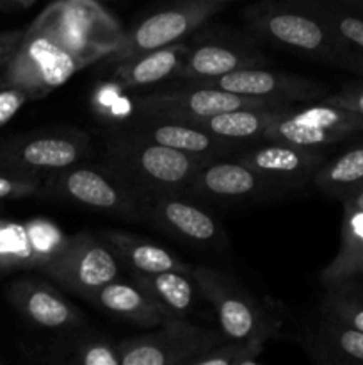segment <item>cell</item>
<instances>
[{"label": "cell", "instance_id": "6da1fadb", "mask_svg": "<svg viewBox=\"0 0 363 365\" xmlns=\"http://www.w3.org/2000/svg\"><path fill=\"white\" fill-rule=\"evenodd\" d=\"M98 61L73 38L53 4H48L25 29L14 52L0 68V88L21 89L31 100H38Z\"/></svg>", "mask_w": 363, "mask_h": 365}, {"label": "cell", "instance_id": "7a4b0ae2", "mask_svg": "<svg viewBox=\"0 0 363 365\" xmlns=\"http://www.w3.org/2000/svg\"><path fill=\"white\" fill-rule=\"evenodd\" d=\"M249 27L292 53L363 73V52L298 0H262L248 7Z\"/></svg>", "mask_w": 363, "mask_h": 365}, {"label": "cell", "instance_id": "3957f363", "mask_svg": "<svg viewBox=\"0 0 363 365\" xmlns=\"http://www.w3.org/2000/svg\"><path fill=\"white\" fill-rule=\"evenodd\" d=\"M205 157L167 148L125 128L112 130L105 139L103 164L117 175L144 202L166 192L185 191Z\"/></svg>", "mask_w": 363, "mask_h": 365}, {"label": "cell", "instance_id": "277c9868", "mask_svg": "<svg viewBox=\"0 0 363 365\" xmlns=\"http://www.w3.org/2000/svg\"><path fill=\"white\" fill-rule=\"evenodd\" d=\"M41 196L128 221H144L146 202L105 164L82 163L48 175Z\"/></svg>", "mask_w": 363, "mask_h": 365}, {"label": "cell", "instance_id": "5b68a950", "mask_svg": "<svg viewBox=\"0 0 363 365\" xmlns=\"http://www.w3.org/2000/svg\"><path fill=\"white\" fill-rule=\"evenodd\" d=\"M191 277L199 294L212 305L226 341H270L280 334L281 321L273 309L233 277L210 266H194Z\"/></svg>", "mask_w": 363, "mask_h": 365}, {"label": "cell", "instance_id": "8992f818", "mask_svg": "<svg viewBox=\"0 0 363 365\" xmlns=\"http://www.w3.org/2000/svg\"><path fill=\"white\" fill-rule=\"evenodd\" d=\"M91 135L78 128H50L0 141V170L45 180L48 175L89 159Z\"/></svg>", "mask_w": 363, "mask_h": 365}, {"label": "cell", "instance_id": "52a82bcc", "mask_svg": "<svg viewBox=\"0 0 363 365\" xmlns=\"http://www.w3.org/2000/svg\"><path fill=\"white\" fill-rule=\"evenodd\" d=\"M223 341L221 330L189 323L185 317H167L152 331L121 339L117 349L121 365H189Z\"/></svg>", "mask_w": 363, "mask_h": 365}, {"label": "cell", "instance_id": "ba28073f", "mask_svg": "<svg viewBox=\"0 0 363 365\" xmlns=\"http://www.w3.org/2000/svg\"><path fill=\"white\" fill-rule=\"evenodd\" d=\"M120 260L105 241L93 232L68 235L59 255L43 267L41 274L64 291L88 299L120 277Z\"/></svg>", "mask_w": 363, "mask_h": 365}, {"label": "cell", "instance_id": "9c48e42d", "mask_svg": "<svg viewBox=\"0 0 363 365\" xmlns=\"http://www.w3.org/2000/svg\"><path fill=\"white\" fill-rule=\"evenodd\" d=\"M223 6L209 2H196V0H178L173 6L149 14L148 18L123 32L120 45L103 59L107 66L121 63L125 59L149 52V50L162 48L184 41L185 38L198 31L212 16H216Z\"/></svg>", "mask_w": 363, "mask_h": 365}, {"label": "cell", "instance_id": "30bf717a", "mask_svg": "<svg viewBox=\"0 0 363 365\" xmlns=\"http://www.w3.org/2000/svg\"><path fill=\"white\" fill-rule=\"evenodd\" d=\"M292 103L237 95L226 89L203 84H185L177 89H162L135 100V110L142 116L194 121L219 113L244 107H288Z\"/></svg>", "mask_w": 363, "mask_h": 365}, {"label": "cell", "instance_id": "8fae6325", "mask_svg": "<svg viewBox=\"0 0 363 365\" xmlns=\"http://www.w3.org/2000/svg\"><path fill=\"white\" fill-rule=\"evenodd\" d=\"M359 132H363V118L319 100L305 107L290 106L281 110L267 128L265 139L324 148Z\"/></svg>", "mask_w": 363, "mask_h": 365}, {"label": "cell", "instance_id": "7c38bea8", "mask_svg": "<svg viewBox=\"0 0 363 365\" xmlns=\"http://www.w3.org/2000/svg\"><path fill=\"white\" fill-rule=\"evenodd\" d=\"M144 221L169 237L192 246H217L224 242L219 221L187 191L153 196L144 205Z\"/></svg>", "mask_w": 363, "mask_h": 365}, {"label": "cell", "instance_id": "4fadbf2b", "mask_svg": "<svg viewBox=\"0 0 363 365\" xmlns=\"http://www.w3.org/2000/svg\"><path fill=\"white\" fill-rule=\"evenodd\" d=\"M185 191L205 203H246L285 189L231 155L209 160L196 171Z\"/></svg>", "mask_w": 363, "mask_h": 365}, {"label": "cell", "instance_id": "5bb4252c", "mask_svg": "<svg viewBox=\"0 0 363 365\" xmlns=\"http://www.w3.org/2000/svg\"><path fill=\"white\" fill-rule=\"evenodd\" d=\"M68 235L46 217L0 220V271H38L52 262Z\"/></svg>", "mask_w": 363, "mask_h": 365}, {"label": "cell", "instance_id": "9a60e30c", "mask_svg": "<svg viewBox=\"0 0 363 365\" xmlns=\"http://www.w3.org/2000/svg\"><path fill=\"white\" fill-rule=\"evenodd\" d=\"M233 157L285 191L312 182L317 170L327 160L324 148H310L267 139L238 150Z\"/></svg>", "mask_w": 363, "mask_h": 365}, {"label": "cell", "instance_id": "2e32d148", "mask_svg": "<svg viewBox=\"0 0 363 365\" xmlns=\"http://www.w3.org/2000/svg\"><path fill=\"white\" fill-rule=\"evenodd\" d=\"M6 294L23 319L43 330L71 331L84 327L85 316L63 292L36 277H20L11 282Z\"/></svg>", "mask_w": 363, "mask_h": 365}, {"label": "cell", "instance_id": "e0dca14e", "mask_svg": "<svg viewBox=\"0 0 363 365\" xmlns=\"http://www.w3.org/2000/svg\"><path fill=\"white\" fill-rule=\"evenodd\" d=\"M203 86H214V88L237 93V95L276 100V102L292 103V106L319 102L324 96L330 95L326 86L320 84L315 78L274 71L265 66L237 70Z\"/></svg>", "mask_w": 363, "mask_h": 365}, {"label": "cell", "instance_id": "ac0fdd59", "mask_svg": "<svg viewBox=\"0 0 363 365\" xmlns=\"http://www.w3.org/2000/svg\"><path fill=\"white\" fill-rule=\"evenodd\" d=\"M121 128L142 139L167 146V148L191 153V155L196 157H205V159L231 157L238 150L244 148V145L216 138V135L209 134V132L201 130V128L194 127L191 123L167 120V118H153L137 114L130 121H125V127Z\"/></svg>", "mask_w": 363, "mask_h": 365}, {"label": "cell", "instance_id": "d6986e66", "mask_svg": "<svg viewBox=\"0 0 363 365\" xmlns=\"http://www.w3.org/2000/svg\"><path fill=\"white\" fill-rule=\"evenodd\" d=\"M269 63L258 48L219 39H201L198 45L189 46L187 59L177 81L185 84H209L223 75L244 68L263 66Z\"/></svg>", "mask_w": 363, "mask_h": 365}, {"label": "cell", "instance_id": "ffe728a7", "mask_svg": "<svg viewBox=\"0 0 363 365\" xmlns=\"http://www.w3.org/2000/svg\"><path fill=\"white\" fill-rule=\"evenodd\" d=\"M100 237L109 245L116 259L128 273H162V271H180L192 274L191 264L178 259L173 252L157 242L148 241L141 235L130 234L125 230L98 232Z\"/></svg>", "mask_w": 363, "mask_h": 365}, {"label": "cell", "instance_id": "44dd1931", "mask_svg": "<svg viewBox=\"0 0 363 365\" xmlns=\"http://www.w3.org/2000/svg\"><path fill=\"white\" fill-rule=\"evenodd\" d=\"M189 45L180 41L149 50L114 64L112 81L123 89H142L177 78L187 59Z\"/></svg>", "mask_w": 363, "mask_h": 365}, {"label": "cell", "instance_id": "7402d4cb", "mask_svg": "<svg viewBox=\"0 0 363 365\" xmlns=\"http://www.w3.org/2000/svg\"><path fill=\"white\" fill-rule=\"evenodd\" d=\"M88 302L146 330L160 327L169 317V314L159 303L153 302L144 291H141L130 278L127 282L117 277L116 280L93 292Z\"/></svg>", "mask_w": 363, "mask_h": 365}, {"label": "cell", "instance_id": "603a6c76", "mask_svg": "<svg viewBox=\"0 0 363 365\" xmlns=\"http://www.w3.org/2000/svg\"><path fill=\"white\" fill-rule=\"evenodd\" d=\"M306 349L319 364H363V331L324 316L306 331Z\"/></svg>", "mask_w": 363, "mask_h": 365}, {"label": "cell", "instance_id": "cb8c5ba5", "mask_svg": "<svg viewBox=\"0 0 363 365\" xmlns=\"http://www.w3.org/2000/svg\"><path fill=\"white\" fill-rule=\"evenodd\" d=\"M283 109L287 107H244V109L226 110L216 116L185 121V123L194 125L216 138L246 145V143L263 141L267 128Z\"/></svg>", "mask_w": 363, "mask_h": 365}, {"label": "cell", "instance_id": "d4e9b609", "mask_svg": "<svg viewBox=\"0 0 363 365\" xmlns=\"http://www.w3.org/2000/svg\"><path fill=\"white\" fill-rule=\"evenodd\" d=\"M128 278L153 302L159 303L169 314V317H187L194 310L199 291L191 274L180 271H162L128 273Z\"/></svg>", "mask_w": 363, "mask_h": 365}, {"label": "cell", "instance_id": "484cf974", "mask_svg": "<svg viewBox=\"0 0 363 365\" xmlns=\"http://www.w3.org/2000/svg\"><path fill=\"white\" fill-rule=\"evenodd\" d=\"M312 184L330 198L345 200L363 187V141L326 160L313 175Z\"/></svg>", "mask_w": 363, "mask_h": 365}, {"label": "cell", "instance_id": "4316f807", "mask_svg": "<svg viewBox=\"0 0 363 365\" xmlns=\"http://www.w3.org/2000/svg\"><path fill=\"white\" fill-rule=\"evenodd\" d=\"M363 259V210L344 207L340 246L335 259L320 271V284L333 287L351 280L352 269Z\"/></svg>", "mask_w": 363, "mask_h": 365}, {"label": "cell", "instance_id": "83f0119b", "mask_svg": "<svg viewBox=\"0 0 363 365\" xmlns=\"http://www.w3.org/2000/svg\"><path fill=\"white\" fill-rule=\"evenodd\" d=\"M326 289L322 298L324 316L363 331V291L354 287L352 280Z\"/></svg>", "mask_w": 363, "mask_h": 365}, {"label": "cell", "instance_id": "f1b7e54d", "mask_svg": "<svg viewBox=\"0 0 363 365\" xmlns=\"http://www.w3.org/2000/svg\"><path fill=\"white\" fill-rule=\"evenodd\" d=\"M267 341L263 339H244V341H226L212 346L194 356L189 365H253L263 355Z\"/></svg>", "mask_w": 363, "mask_h": 365}, {"label": "cell", "instance_id": "f546056e", "mask_svg": "<svg viewBox=\"0 0 363 365\" xmlns=\"http://www.w3.org/2000/svg\"><path fill=\"white\" fill-rule=\"evenodd\" d=\"M298 2L312 9L317 16L322 18L338 34L344 36L351 45L363 52V18L338 9L335 2L330 0H298Z\"/></svg>", "mask_w": 363, "mask_h": 365}, {"label": "cell", "instance_id": "4dcf8cb0", "mask_svg": "<svg viewBox=\"0 0 363 365\" xmlns=\"http://www.w3.org/2000/svg\"><path fill=\"white\" fill-rule=\"evenodd\" d=\"M68 362L78 365H121L117 342L93 335L82 337L75 342Z\"/></svg>", "mask_w": 363, "mask_h": 365}, {"label": "cell", "instance_id": "1f68e13d", "mask_svg": "<svg viewBox=\"0 0 363 365\" xmlns=\"http://www.w3.org/2000/svg\"><path fill=\"white\" fill-rule=\"evenodd\" d=\"M41 178L0 170V203L11 202V200L31 198V196H41Z\"/></svg>", "mask_w": 363, "mask_h": 365}, {"label": "cell", "instance_id": "d6a6232c", "mask_svg": "<svg viewBox=\"0 0 363 365\" xmlns=\"http://www.w3.org/2000/svg\"><path fill=\"white\" fill-rule=\"evenodd\" d=\"M322 102L340 107V109H345L349 113L356 114V116L363 118V84L347 86V88L340 89L338 93L326 95Z\"/></svg>", "mask_w": 363, "mask_h": 365}, {"label": "cell", "instance_id": "836d02e7", "mask_svg": "<svg viewBox=\"0 0 363 365\" xmlns=\"http://www.w3.org/2000/svg\"><path fill=\"white\" fill-rule=\"evenodd\" d=\"M28 100L31 96L21 89L0 88V128L6 127Z\"/></svg>", "mask_w": 363, "mask_h": 365}, {"label": "cell", "instance_id": "e575fe53", "mask_svg": "<svg viewBox=\"0 0 363 365\" xmlns=\"http://www.w3.org/2000/svg\"><path fill=\"white\" fill-rule=\"evenodd\" d=\"M25 29H14V31H4L0 32V68L6 64V61L9 59L11 53L14 52V48L20 43L21 36H23Z\"/></svg>", "mask_w": 363, "mask_h": 365}, {"label": "cell", "instance_id": "d590c367", "mask_svg": "<svg viewBox=\"0 0 363 365\" xmlns=\"http://www.w3.org/2000/svg\"><path fill=\"white\" fill-rule=\"evenodd\" d=\"M38 0H0V13H11V11H21L34 6Z\"/></svg>", "mask_w": 363, "mask_h": 365}, {"label": "cell", "instance_id": "8d00e7d4", "mask_svg": "<svg viewBox=\"0 0 363 365\" xmlns=\"http://www.w3.org/2000/svg\"><path fill=\"white\" fill-rule=\"evenodd\" d=\"M344 207H349V209H359L363 210V187L358 189L356 192H352L351 196H347L345 200H342Z\"/></svg>", "mask_w": 363, "mask_h": 365}, {"label": "cell", "instance_id": "74e56055", "mask_svg": "<svg viewBox=\"0 0 363 365\" xmlns=\"http://www.w3.org/2000/svg\"><path fill=\"white\" fill-rule=\"evenodd\" d=\"M330 2L342 4V6H349L356 11H362L363 13V0H330Z\"/></svg>", "mask_w": 363, "mask_h": 365}, {"label": "cell", "instance_id": "f35d334b", "mask_svg": "<svg viewBox=\"0 0 363 365\" xmlns=\"http://www.w3.org/2000/svg\"><path fill=\"white\" fill-rule=\"evenodd\" d=\"M354 278H363V259L359 260V262L354 266V269H352L351 280H354Z\"/></svg>", "mask_w": 363, "mask_h": 365}, {"label": "cell", "instance_id": "ab89813d", "mask_svg": "<svg viewBox=\"0 0 363 365\" xmlns=\"http://www.w3.org/2000/svg\"><path fill=\"white\" fill-rule=\"evenodd\" d=\"M196 2H209V4H219V6H223V4L235 2V0H196Z\"/></svg>", "mask_w": 363, "mask_h": 365}]
</instances>
